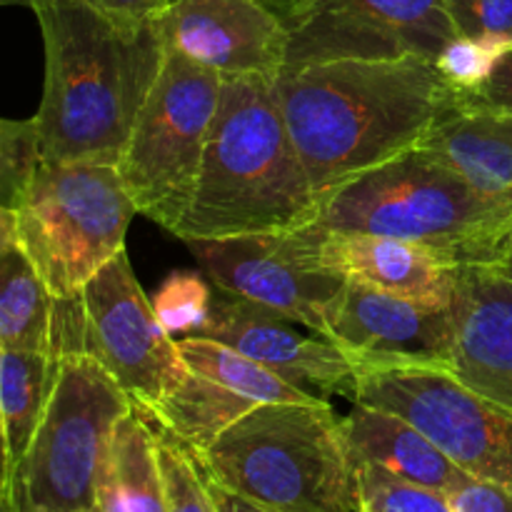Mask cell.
Segmentation results:
<instances>
[{
    "mask_svg": "<svg viewBox=\"0 0 512 512\" xmlns=\"http://www.w3.org/2000/svg\"><path fill=\"white\" fill-rule=\"evenodd\" d=\"M180 355L185 365L193 373L243 395V398L255 400V403H318V395L298 388L290 380L280 378L270 368L260 365L258 360L248 358L240 350L220 343V340L208 338V335H195V338L178 340Z\"/></svg>",
    "mask_w": 512,
    "mask_h": 512,
    "instance_id": "obj_24",
    "label": "cell"
},
{
    "mask_svg": "<svg viewBox=\"0 0 512 512\" xmlns=\"http://www.w3.org/2000/svg\"><path fill=\"white\" fill-rule=\"evenodd\" d=\"M153 310L163 328L180 338H195V335H208L213 323V298L203 275L195 270H175L160 283L155 290Z\"/></svg>",
    "mask_w": 512,
    "mask_h": 512,
    "instance_id": "obj_25",
    "label": "cell"
},
{
    "mask_svg": "<svg viewBox=\"0 0 512 512\" xmlns=\"http://www.w3.org/2000/svg\"><path fill=\"white\" fill-rule=\"evenodd\" d=\"M360 510L365 512H453L448 495L415 485L383 468L355 463Z\"/></svg>",
    "mask_w": 512,
    "mask_h": 512,
    "instance_id": "obj_28",
    "label": "cell"
},
{
    "mask_svg": "<svg viewBox=\"0 0 512 512\" xmlns=\"http://www.w3.org/2000/svg\"><path fill=\"white\" fill-rule=\"evenodd\" d=\"M45 163L38 120H0V208L18 210Z\"/></svg>",
    "mask_w": 512,
    "mask_h": 512,
    "instance_id": "obj_26",
    "label": "cell"
},
{
    "mask_svg": "<svg viewBox=\"0 0 512 512\" xmlns=\"http://www.w3.org/2000/svg\"><path fill=\"white\" fill-rule=\"evenodd\" d=\"M95 10L125 25H140L158 20L173 0H85Z\"/></svg>",
    "mask_w": 512,
    "mask_h": 512,
    "instance_id": "obj_33",
    "label": "cell"
},
{
    "mask_svg": "<svg viewBox=\"0 0 512 512\" xmlns=\"http://www.w3.org/2000/svg\"><path fill=\"white\" fill-rule=\"evenodd\" d=\"M265 3H268V0H265Z\"/></svg>",
    "mask_w": 512,
    "mask_h": 512,
    "instance_id": "obj_38",
    "label": "cell"
},
{
    "mask_svg": "<svg viewBox=\"0 0 512 512\" xmlns=\"http://www.w3.org/2000/svg\"><path fill=\"white\" fill-rule=\"evenodd\" d=\"M318 210L273 83L225 80L198 185L175 238L185 243L293 233L313 223Z\"/></svg>",
    "mask_w": 512,
    "mask_h": 512,
    "instance_id": "obj_3",
    "label": "cell"
},
{
    "mask_svg": "<svg viewBox=\"0 0 512 512\" xmlns=\"http://www.w3.org/2000/svg\"><path fill=\"white\" fill-rule=\"evenodd\" d=\"M95 512H168L158 433L135 405L110 438Z\"/></svg>",
    "mask_w": 512,
    "mask_h": 512,
    "instance_id": "obj_20",
    "label": "cell"
},
{
    "mask_svg": "<svg viewBox=\"0 0 512 512\" xmlns=\"http://www.w3.org/2000/svg\"><path fill=\"white\" fill-rule=\"evenodd\" d=\"M420 148L443 160L512 220V115L453 108Z\"/></svg>",
    "mask_w": 512,
    "mask_h": 512,
    "instance_id": "obj_18",
    "label": "cell"
},
{
    "mask_svg": "<svg viewBox=\"0 0 512 512\" xmlns=\"http://www.w3.org/2000/svg\"><path fill=\"white\" fill-rule=\"evenodd\" d=\"M510 223L418 145L330 190L305 230L385 235L423 245L455 265H495Z\"/></svg>",
    "mask_w": 512,
    "mask_h": 512,
    "instance_id": "obj_5",
    "label": "cell"
},
{
    "mask_svg": "<svg viewBox=\"0 0 512 512\" xmlns=\"http://www.w3.org/2000/svg\"><path fill=\"white\" fill-rule=\"evenodd\" d=\"M83 350L118 383L130 403L148 410L190 375L178 340L163 328L135 278L125 250L80 290Z\"/></svg>",
    "mask_w": 512,
    "mask_h": 512,
    "instance_id": "obj_11",
    "label": "cell"
},
{
    "mask_svg": "<svg viewBox=\"0 0 512 512\" xmlns=\"http://www.w3.org/2000/svg\"><path fill=\"white\" fill-rule=\"evenodd\" d=\"M360 512H365V510H360Z\"/></svg>",
    "mask_w": 512,
    "mask_h": 512,
    "instance_id": "obj_37",
    "label": "cell"
},
{
    "mask_svg": "<svg viewBox=\"0 0 512 512\" xmlns=\"http://www.w3.org/2000/svg\"><path fill=\"white\" fill-rule=\"evenodd\" d=\"M460 35L512 45V0H448Z\"/></svg>",
    "mask_w": 512,
    "mask_h": 512,
    "instance_id": "obj_30",
    "label": "cell"
},
{
    "mask_svg": "<svg viewBox=\"0 0 512 512\" xmlns=\"http://www.w3.org/2000/svg\"><path fill=\"white\" fill-rule=\"evenodd\" d=\"M3 3L5 5H25V8L35 10V8H38V5L48 3V0H3Z\"/></svg>",
    "mask_w": 512,
    "mask_h": 512,
    "instance_id": "obj_36",
    "label": "cell"
},
{
    "mask_svg": "<svg viewBox=\"0 0 512 512\" xmlns=\"http://www.w3.org/2000/svg\"><path fill=\"white\" fill-rule=\"evenodd\" d=\"M55 295L18 243L0 245V348L53 355Z\"/></svg>",
    "mask_w": 512,
    "mask_h": 512,
    "instance_id": "obj_22",
    "label": "cell"
},
{
    "mask_svg": "<svg viewBox=\"0 0 512 512\" xmlns=\"http://www.w3.org/2000/svg\"><path fill=\"white\" fill-rule=\"evenodd\" d=\"M200 270L233 298L325 335L330 313L348 280L313 263L298 233L185 240Z\"/></svg>",
    "mask_w": 512,
    "mask_h": 512,
    "instance_id": "obj_12",
    "label": "cell"
},
{
    "mask_svg": "<svg viewBox=\"0 0 512 512\" xmlns=\"http://www.w3.org/2000/svg\"><path fill=\"white\" fill-rule=\"evenodd\" d=\"M455 108L512 115V48L498 60L483 85L455 93Z\"/></svg>",
    "mask_w": 512,
    "mask_h": 512,
    "instance_id": "obj_31",
    "label": "cell"
},
{
    "mask_svg": "<svg viewBox=\"0 0 512 512\" xmlns=\"http://www.w3.org/2000/svg\"><path fill=\"white\" fill-rule=\"evenodd\" d=\"M512 48L503 40L468 38V35H455L440 55L435 58V68L443 75L445 83L455 90H473L490 78L498 60Z\"/></svg>",
    "mask_w": 512,
    "mask_h": 512,
    "instance_id": "obj_29",
    "label": "cell"
},
{
    "mask_svg": "<svg viewBox=\"0 0 512 512\" xmlns=\"http://www.w3.org/2000/svg\"><path fill=\"white\" fill-rule=\"evenodd\" d=\"M195 458L220 490L268 512H360L355 460L328 400L258 405Z\"/></svg>",
    "mask_w": 512,
    "mask_h": 512,
    "instance_id": "obj_4",
    "label": "cell"
},
{
    "mask_svg": "<svg viewBox=\"0 0 512 512\" xmlns=\"http://www.w3.org/2000/svg\"><path fill=\"white\" fill-rule=\"evenodd\" d=\"M210 483H213V480H210ZM213 488H215V495H218L220 510H223V512H268V510L258 508V505L248 503V500L238 498V495L225 493V490H220L215 483H213Z\"/></svg>",
    "mask_w": 512,
    "mask_h": 512,
    "instance_id": "obj_34",
    "label": "cell"
},
{
    "mask_svg": "<svg viewBox=\"0 0 512 512\" xmlns=\"http://www.w3.org/2000/svg\"><path fill=\"white\" fill-rule=\"evenodd\" d=\"M128 395L85 353L60 358L58 380L28 453L5 483L3 512H95L110 438Z\"/></svg>",
    "mask_w": 512,
    "mask_h": 512,
    "instance_id": "obj_6",
    "label": "cell"
},
{
    "mask_svg": "<svg viewBox=\"0 0 512 512\" xmlns=\"http://www.w3.org/2000/svg\"><path fill=\"white\" fill-rule=\"evenodd\" d=\"M495 268H498L500 273L508 275V278H512V225L508 228V235H505L503 240V250H500V260L495 263Z\"/></svg>",
    "mask_w": 512,
    "mask_h": 512,
    "instance_id": "obj_35",
    "label": "cell"
},
{
    "mask_svg": "<svg viewBox=\"0 0 512 512\" xmlns=\"http://www.w3.org/2000/svg\"><path fill=\"white\" fill-rule=\"evenodd\" d=\"M223 83L213 70L165 50L163 70L115 163L138 213L168 233L193 200Z\"/></svg>",
    "mask_w": 512,
    "mask_h": 512,
    "instance_id": "obj_8",
    "label": "cell"
},
{
    "mask_svg": "<svg viewBox=\"0 0 512 512\" xmlns=\"http://www.w3.org/2000/svg\"><path fill=\"white\" fill-rule=\"evenodd\" d=\"M350 400L410 420L465 473L512 488V410L473 393L455 373L370 370L355 378Z\"/></svg>",
    "mask_w": 512,
    "mask_h": 512,
    "instance_id": "obj_9",
    "label": "cell"
},
{
    "mask_svg": "<svg viewBox=\"0 0 512 512\" xmlns=\"http://www.w3.org/2000/svg\"><path fill=\"white\" fill-rule=\"evenodd\" d=\"M60 358L0 348V418H3V468L0 483L13 475L28 453L58 380Z\"/></svg>",
    "mask_w": 512,
    "mask_h": 512,
    "instance_id": "obj_21",
    "label": "cell"
},
{
    "mask_svg": "<svg viewBox=\"0 0 512 512\" xmlns=\"http://www.w3.org/2000/svg\"><path fill=\"white\" fill-rule=\"evenodd\" d=\"M155 433H158V455L168 512H223L213 483L193 450L165 435L163 430L155 428Z\"/></svg>",
    "mask_w": 512,
    "mask_h": 512,
    "instance_id": "obj_27",
    "label": "cell"
},
{
    "mask_svg": "<svg viewBox=\"0 0 512 512\" xmlns=\"http://www.w3.org/2000/svg\"><path fill=\"white\" fill-rule=\"evenodd\" d=\"M158 30L168 53L223 80L275 83L288 60V28L265 0H173Z\"/></svg>",
    "mask_w": 512,
    "mask_h": 512,
    "instance_id": "obj_14",
    "label": "cell"
},
{
    "mask_svg": "<svg viewBox=\"0 0 512 512\" xmlns=\"http://www.w3.org/2000/svg\"><path fill=\"white\" fill-rule=\"evenodd\" d=\"M285 70L330 60H433L458 33L448 0H288Z\"/></svg>",
    "mask_w": 512,
    "mask_h": 512,
    "instance_id": "obj_10",
    "label": "cell"
},
{
    "mask_svg": "<svg viewBox=\"0 0 512 512\" xmlns=\"http://www.w3.org/2000/svg\"><path fill=\"white\" fill-rule=\"evenodd\" d=\"M133 198L110 163L45 160L15 210V240L55 298H73L125 250Z\"/></svg>",
    "mask_w": 512,
    "mask_h": 512,
    "instance_id": "obj_7",
    "label": "cell"
},
{
    "mask_svg": "<svg viewBox=\"0 0 512 512\" xmlns=\"http://www.w3.org/2000/svg\"><path fill=\"white\" fill-rule=\"evenodd\" d=\"M323 338L360 373L433 368L455 373L453 308H433L360 283H345Z\"/></svg>",
    "mask_w": 512,
    "mask_h": 512,
    "instance_id": "obj_13",
    "label": "cell"
},
{
    "mask_svg": "<svg viewBox=\"0 0 512 512\" xmlns=\"http://www.w3.org/2000/svg\"><path fill=\"white\" fill-rule=\"evenodd\" d=\"M293 320L260 308L243 298L218 300L208 338L240 350L248 358L290 380L298 388L325 398L343 393L353 398L358 368L353 360L328 338L300 335Z\"/></svg>",
    "mask_w": 512,
    "mask_h": 512,
    "instance_id": "obj_15",
    "label": "cell"
},
{
    "mask_svg": "<svg viewBox=\"0 0 512 512\" xmlns=\"http://www.w3.org/2000/svg\"><path fill=\"white\" fill-rule=\"evenodd\" d=\"M313 263L343 275L350 283L418 300L433 308H453L463 265L408 243L368 233H310L295 230Z\"/></svg>",
    "mask_w": 512,
    "mask_h": 512,
    "instance_id": "obj_16",
    "label": "cell"
},
{
    "mask_svg": "<svg viewBox=\"0 0 512 512\" xmlns=\"http://www.w3.org/2000/svg\"><path fill=\"white\" fill-rule=\"evenodd\" d=\"M343 428L355 463L375 465L440 493H450L473 478L455 465L423 430L390 410L353 403V410L343 418Z\"/></svg>",
    "mask_w": 512,
    "mask_h": 512,
    "instance_id": "obj_19",
    "label": "cell"
},
{
    "mask_svg": "<svg viewBox=\"0 0 512 512\" xmlns=\"http://www.w3.org/2000/svg\"><path fill=\"white\" fill-rule=\"evenodd\" d=\"M258 405L260 403L255 400L243 398V395L190 370L183 385L175 388L158 405L148 410L138 408V405L135 408L150 420L153 428L163 430L165 435L198 453Z\"/></svg>",
    "mask_w": 512,
    "mask_h": 512,
    "instance_id": "obj_23",
    "label": "cell"
},
{
    "mask_svg": "<svg viewBox=\"0 0 512 512\" xmlns=\"http://www.w3.org/2000/svg\"><path fill=\"white\" fill-rule=\"evenodd\" d=\"M273 95L315 195L418 148L455 108L433 60H330L288 70Z\"/></svg>",
    "mask_w": 512,
    "mask_h": 512,
    "instance_id": "obj_1",
    "label": "cell"
},
{
    "mask_svg": "<svg viewBox=\"0 0 512 512\" xmlns=\"http://www.w3.org/2000/svg\"><path fill=\"white\" fill-rule=\"evenodd\" d=\"M445 495L453 512H512V488L495 480L470 478Z\"/></svg>",
    "mask_w": 512,
    "mask_h": 512,
    "instance_id": "obj_32",
    "label": "cell"
},
{
    "mask_svg": "<svg viewBox=\"0 0 512 512\" xmlns=\"http://www.w3.org/2000/svg\"><path fill=\"white\" fill-rule=\"evenodd\" d=\"M453 318L455 378L512 410V278L495 265H463Z\"/></svg>",
    "mask_w": 512,
    "mask_h": 512,
    "instance_id": "obj_17",
    "label": "cell"
},
{
    "mask_svg": "<svg viewBox=\"0 0 512 512\" xmlns=\"http://www.w3.org/2000/svg\"><path fill=\"white\" fill-rule=\"evenodd\" d=\"M33 13L45 48L43 158L115 165L163 70L158 20L125 25L85 0H48Z\"/></svg>",
    "mask_w": 512,
    "mask_h": 512,
    "instance_id": "obj_2",
    "label": "cell"
}]
</instances>
